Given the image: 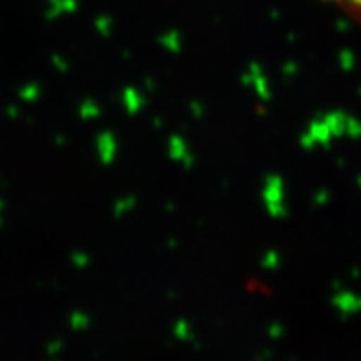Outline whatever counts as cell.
<instances>
[{
    "label": "cell",
    "mask_w": 361,
    "mask_h": 361,
    "mask_svg": "<svg viewBox=\"0 0 361 361\" xmlns=\"http://www.w3.org/2000/svg\"><path fill=\"white\" fill-rule=\"evenodd\" d=\"M323 2L338 6L339 9H343L345 13L356 18L357 23H361V0H323Z\"/></svg>",
    "instance_id": "cell-1"
}]
</instances>
